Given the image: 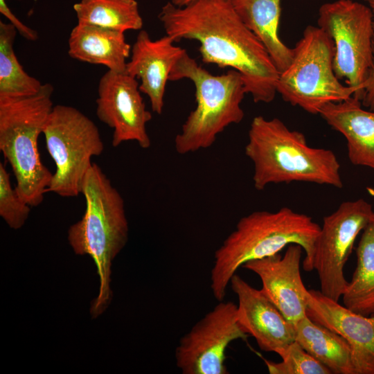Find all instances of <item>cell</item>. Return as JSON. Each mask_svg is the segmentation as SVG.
Segmentation results:
<instances>
[{"mask_svg":"<svg viewBox=\"0 0 374 374\" xmlns=\"http://www.w3.org/2000/svg\"><path fill=\"white\" fill-rule=\"evenodd\" d=\"M159 19L166 35L175 42L197 41L204 63L237 71L255 103L273 101L280 73L229 0H195L183 6L169 1L161 8Z\"/></svg>","mask_w":374,"mask_h":374,"instance_id":"obj_1","label":"cell"},{"mask_svg":"<svg viewBox=\"0 0 374 374\" xmlns=\"http://www.w3.org/2000/svg\"><path fill=\"white\" fill-rule=\"evenodd\" d=\"M321 226L310 216L283 207L275 212L260 211L242 217L215 251L211 289L218 301L237 270L246 262L279 253L291 244L305 252L303 267L312 271L316 240Z\"/></svg>","mask_w":374,"mask_h":374,"instance_id":"obj_2","label":"cell"},{"mask_svg":"<svg viewBox=\"0 0 374 374\" xmlns=\"http://www.w3.org/2000/svg\"><path fill=\"white\" fill-rule=\"evenodd\" d=\"M245 154L253 164L258 190L270 184L308 182L341 188L340 163L328 149L310 147L305 135L278 118L254 117Z\"/></svg>","mask_w":374,"mask_h":374,"instance_id":"obj_3","label":"cell"},{"mask_svg":"<svg viewBox=\"0 0 374 374\" xmlns=\"http://www.w3.org/2000/svg\"><path fill=\"white\" fill-rule=\"evenodd\" d=\"M81 194L86 209L82 219L69 227L68 240L75 254L89 255L96 264L100 285L90 308L94 319L112 300V263L127 243L128 223L123 197L96 163L87 172Z\"/></svg>","mask_w":374,"mask_h":374,"instance_id":"obj_4","label":"cell"},{"mask_svg":"<svg viewBox=\"0 0 374 374\" xmlns=\"http://www.w3.org/2000/svg\"><path fill=\"white\" fill-rule=\"evenodd\" d=\"M53 86L32 96L0 99V150L16 178L19 195L30 206L44 200L53 174L42 163L37 140L53 107Z\"/></svg>","mask_w":374,"mask_h":374,"instance_id":"obj_5","label":"cell"},{"mask_svg":"<svg viewBox=\"0 0 374 374\" xmlns=\"http://www.w3.org/2000/svg\"><path fill=\"white\" fill-rule=\"evenodd\" d=\"M190 80L195 88L196 107L190 112L175 138L179 154L211 147L219 134L244 116L241 107L247 94L240 74L231 69L213 75L199 65L186 51L175 64L169 80Z\"/></svg>","mask_w":374,"mask_h":374,"instance_id":"obj_6","label":"cell"},{"mask_svg":"<svg viewBox=\"0 0 374 374\" xmlns=\"http://www.w3.org/2000/svg\"><path fill=\"white\" fill-rule=\"evenodd\" d=\"M292 50V60L276 84V91L285 102L319 114L326 104L355 94L354 88L343 84L336 75L333 43L318 26H308Z\"/></svg>","mask_w":374,"mask_h":374,"instance_id":"obj_7","label":"cell"},{"mask_svg":"<svg viewBox=\"0 0 374 374\" xmlns=\"http://www.w3.org/2000/svg\"><path fill=\"white\" fill-rule=\"evenodd\" d=\"M42 134L46 150L55 164L46 193L72 197L81 193L91 158L105 148L98 127L78 109L53 106Z\"/></svg>","mask_w":374,"mask_h":374,"instance_id":"obj_8","label":"cell"},{"mask_svg":"<svg viewBox=\"0 0 374 374\" xmlns=\"http://www.w3.org/2000/svg\"><path fill=\"white\" fill-rule=\"evenodd\" d=\"M373 20L368 6L353 0L325 3L319 9L318 26L333 43L335 73L359 100L373 63Z\"/></svg>","mask_w":374,"mask_h":374,"instance_id":"obj_9","label":"cell"},{"mask_svg":"<svg viewBox=\"0 0 374 374\" xmlns=\"http://www.w3.org/2000/svg\"><path fill=\"white\" fill-rule=\"evenodd\" d=\"M374 214L373 206L364 199L341 203L332 213L325 216L315 242L313 269L319 279L321 292L338 301L348 281L344 266L357 235Z\"/></svg>","mask_w":374,"mask_h":374,"instance_id":"obj_10","label":"cell"},{"mask_svg":"<svg viewBox=\"0 0 374 374\" xmlns=\"http://www.w3.org/2000/svg\"><path fill=\"white\" fill-rule=\"evenodd\" d=\"M249 335L237 316V305L221 301L182 336L175 348L183 374H226V350L231 342Z\"/></svg>","mask_w":374,"mask_h":374,"instance_id":"obj_11","label":"cell"},{"mask_svg":"<svg viewBox=\"0 0 374 374\" xmlns=\"http://www.w3.org/2000/svg\"><path fill=\"white\" fill-rule=\"evenodd\" d=\"M96 112L101 122L113 129V147L130 141L143 149L150 147L146 125L152 114L146 109L139 82L125 71L107 70L100 78Z\"/></svg>","mask_w":374,"mask_h":374,"instance_id":"obj_12","label":"cell"},{"mask_svg":"<svg viewBox=\"0 0 374 374\" xmlns=\"http://www.w3.org/2000/svg\"><path fill=\"white\" fill-rule=\"evenodd\" d=\"M303 251L300 245L291 244L283 256L277 253L242 266L259 276L261 289L294 326L307 316L310 295L300 271Z\"/></svg>","mask_w":374,"mask_h":374,"instance_id":"obj_13","label":"cell"},{"mask_svg":"<svg viewBox=\"0 0 374 374\" xmlns=\"http://www.w3.org/2000/svg\"><path fill=\"white\" fill-rule=\"evenodd\" d=\"M229 284L238 297V319L260 349L278 355L295 341V326L281 313L262 289L234 274Z\"/></svg>","mask_w":374,"mask_h":374,"instance_id":"obj_14","label":"cell"},{"mask_svg":"<svg viewBox=\"0 0 374 374\" xmlns=\"http://www.w3.org/2000/svg\"><path fill=\"white\" fill-rule=\"evenodd\" d=\"M309 292L308 318L348 341L355 374H374V316L355 313L321 291Z\"/></svg>","mask_w":374,"mask_h":374,"instance_id":"obj_15","label":"cell"},{"mask_svg":"<svg viewBox=\"0 0 374 374\" xmlns=\"http://www.w3.org/2000/svg\"><path fill=\"white\" fill-rule=\"evenodd\" d=\"M175 42L167 35L152 40L146 30H141L132 46L130 60L126 64L125 72L140 80L139 89L148 96L151 109L157 114L163 112L171 70L186 51Z\"/></svg>","mask_w":374,"mask_h":374,"instance_id":"obj_16","label":"cell"},{"mask_svg":"<svg viewBox=\"0 0 374 374\" xmlns=\"http://www.w3.org/2000/svg\"><path fill=\"white\" fill-rule=\"evenodd\" d=\"M362 106L361 100L353 96L326 104L319 114L345 137L350 161L374 170V111Z\"/></svg>","mask_w":374,"mask_h":374,"instance_id":"obj_17","label":"cell"},{"mask_svg":"<svg viewBox=\"0 0 374 374\" xmlns=\"http://www.w3.org/2000/svg\"><path fill=\"white\" fill-rule=\"evenodd\" d=\"M68 44L71 57L115 72L125 71L132 48L125 33L80 23L71 31Z\"/></svg>","mask_w":374,"mask_h":374,"instance_id":"obj_18","label":"cell"},{"mask_svg":"<svg viewBox=\"0 0 374 374\" xmlns=\"http://www.w3.org/2000/svg\"><path fill=\"white\" fill-rule=\"evenodd\" d=\"M234 10L265 46L279 73L290 64L293 50L280 39L281 0H229Z\"/></svg>","mask_w":374,"mask_h":374,"instance_id":"obj_19","label":"cell"},{"mask_svg":"<svg viewBox=\"0 0 374 374\" xmlns=\"http://www.w3.org/2000/svg\"><path fill=\"white\" fill-rule=\"evenodd\" d=\"M295 341L332 374H355L351 346L341 335L308 316L295 324Z\"/></svg>","mask_w":374,"mask_h":374,"instance_id":"obj_20","label":"cell"},{"mask_svg":"<svg viewBox=\"0 0 374 374\" xmlns=\"http://www.w3.org/2000/svg\"><path fill=\"white\" fill-rule=\"evenodd\" d=\"M357 265L342 295L351 311L374 316V214L362 231L356 248Z\"/></svg>","mask_w":374,"mask_h":374,"instance_id":"obj_21","label":"cell"},{"mask_svg":"<svg viewBox=\"0 0 374 374\" xmlns=\"http://www.w3.org/2000/svg\"><path fill=\"white\" fill-rule=\"evenodd\" d=\"M78 23L125 33L141 30L143 18L135 0H80L73 6Z\"/></svg>","mask_w":374,"mask_h":374,"instance_id":"obj_22","label":"cell"},{"mask_svg":"<svg viewBox=\"0 0 374 374\" xmlns=\"http://www.w3.org/2000/svg\"><path fill=\"white\" fill-rule=\"evenodd\" d=\"M17 32L11 23L0 21V99L32 96L43 85L28 75L18 61L14 51Z\"/></svg>","mask_w":374,"mask_h":374,"instance_id":"obj_23","label":"cell"},{"mask_svg":"<svg viewBox=\"0 0 374 374\" xmlns=\"http://www.w3.org/2000/svg\"><path fill=\"white\" fill-rule=\"evenodd\" d=\"M280 362L264 359L271 374H332L331 371L310 355L297 341L288 345L279 355Z\"/></svg>","mask_w":374,"mask_h":374,"instance_id":"obj_24","label":"cell"},{"mask_svg":"<svg viewBox=\"0 0 374 374\" xmlns=\"http://www.w3.org/2000/svg\"><path fill=\"white\" fill-rule=\"evenodd\" d=\"M30 207L12 188L10 174L0 163V216L10 228L19 229L27 220Z\"/></svg>","mask_w":374,"mask_h":374,"instance_id":"obj_25","label":"cell"},{"mask_svg":"<svg viewBox=\"0 0 374 374\" xmlns=\"http://www.w3.org/2000/svg\"><path fill=\"white\" fill-rule=\"evenodd\" d=\"M371 8L374 19V0H364ZM374 29V20H373ZM362 106L370 110L374 111V33L373 39V63L370 69L368 78L364 83L362 95L361 97Z\"/></svg>","mask_w":374,"mask_h":374,"instance_id":"obj_26","label":"cell"},{"mask_svg":"<svg viewBox=\"0 0 374 374\" xmlns=\"http://www.w3.org/2000/svg\"><path fill=\"white\" fill-rule=\"evenodd\" d=\"M0 12L5 16L17 30V32L28 41H36L38 39L37 30L23 24L10 10L6 0H0Z\"/></svg>","mask_w":374,"mask_h":374,"instance_id":"obj_27","label":"cell"},{"mask_svg":"<svg viewBox=\"0 0 374 374\" xmlns=\"http://www.w3.org/2000/svg\"><path fill=\"white\" fill-rule=\"evenodd\" d=\"M195 0H171L170 1L178 6H183Z\"/></svg>","mask_w":374,"mask_h":374,"instance_id":"obj_28","label":"cell"}]
</instances>
